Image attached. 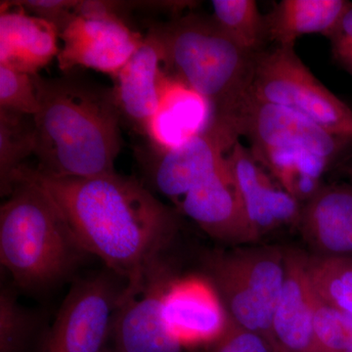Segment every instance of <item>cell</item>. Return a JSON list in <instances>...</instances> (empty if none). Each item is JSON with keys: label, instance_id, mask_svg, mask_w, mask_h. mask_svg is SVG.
Masks as SVG:
<instances>
[{"label": "cell", "instance_id": "cell-27", "mask_svg": "<svg viewBox=\"0 0 352 352\" xmlns=\"http://www.w3.org/2000/svg\"><path fill=\"white\" fill-rule=\"evenodd\" d=\"M0 109L36 116L38 100L32 76L0 64Z\"/></svg>", "mask_w": 352, "mask_h": 352}, {"label": "cell", "instance_id": "cell-6", "mask_svg": "<svg viewBox=\"0 0 352 352\" xmlns=\"http://www.w3.org/2000/svg\"><path fill=\"white\" fill-rule=\"evenodd\" d=\"M251 94L259 100L292 109L340 138L352 141V110L317 80L295 45L254 54Z\"/></svg>", "mask_w": 352, "mask_h": 352}, {"label": "cell", "instance_id": "cell-26", "mask_svg": "<svg viewBox=\"0 0 352 352\" xmlns=\"http://www.w3.org/2000/svg\"><path fill=\"white\" fill-rule=\"evenodd\" d=\"M319 352H352V314L319 303L314 321Z\"/></svg>", "mask_w": 352, "mask_h": 352}, {"label": "cell", "instance_id": "cell-8", "mask_svg": "<svg viewBox=\"0 0 352 352\" xmlns=\"http://www.w3.org/2000/svg\"><path fill=\"white\" fill-rule=\"evenodd\" d=\"M122 289L107 274L76 282L65 298L41 352H106Z\"/></svg>", "mask_w": 352, "mask_h": 352}, {"label": "cell", "instance_id": "cell-7", "mask_svg": "<svg viewBox=\"0 0 352 352\" xmlns=\"http://www.w3.org/2000/svg\"><path fill=\"white\" fill-rule=\"evenodd\" d=\"M58 65L63 72L83 67L113 78L144 36L132 31L110 1H80L78 15L60 32Z\"/></svg>", "mask_w": 352, "mask_h": 352}, {"label": "cell", "instance_id": "cell-23", "mask_svg": "<svg viewBox=\"0 0 352 352\" xmlns=\"http://www.w3.org/2000/svg\"><path fill=\"white\" fill-rule=\"evenodd\" d=\"M215 23L241 48L261 51L266 38L264 17L254 0H212Z\"/></svg>", "mask_w": 352, "mask_h": 352}, {"label": "cell", "instance_id": "cell-19", "mask_svg": "<svg viewBox=\"0 0 352 352\" xmlns=\"http://www.w3.org/2000/svg\"><path fill=\"white\" fill-rule=\"evenodd\" d=\"M210 119L212 112L207 102L171 78L161 107L150 124L147 138L153 149L164 151L200 133Z\"/></svg>", "mask_w": 352, "mask_h": 352}, {"label": "cell", "instance_id": "cell-11", "mask_svg": "<svg viewBox=\"0 0 352 352\" xmlns=\"http://www.w3.org/2000/svg\"><path fill=\"white\" fill-rule=\"evenodd\" d=\"M173 279L164 263L140 283L124 287L113 322L116 352H182L162 315L163 296Z\"/></svg>", "mask_w": 352, "mask_h": 352}, {"label": "cell", "instance_id": "cell-13", "mask_svg": "<svg viewBox=\"0 0 352 352\" xmlns=\"http://www.w3.org/2000/svg\"><path fill=\"white\" fill-rule=\"evenodd\" d=\"M113 88L122 120L142 135L161 107L171 78L156 36L148 31L131 59L115 76Z\"/></svg>", "mask_w": 352, "mask_h": 352}, {"label": "cell", "instance_id": "cell-28", "mask_svg": "<svg viewBox=\"0 0 352 352\" xmlns=\"http://www.w3.org/2000/svg\"><path fill=\"white\" fill-rule=\"evenodd\" d=\"M8 6H19L25 13L47 21L60 32L78 14L80 1L73 0H29V1H6Z\"/></svg>", "mask_w": 352, "mask_h": 352}, {"label": "cell", "instance_id": "cell-9", "mask_svg": "<svg viewBox=\"0 0 352 352\" xmlns=\"http://www.w3.org/2000/svg\"><path fill=\"white\" fill-rule=\"evenodd\" d=\"M239 135L251 143L252 151L288 148L311 153L331 163L352 144L349 139L326 131L292 109L256 98L250 91L233 120Z\"/></svg>", "mask_w": 352, "mask_h": 352}, {"label": "cell", "instance_id": "cell-15", "mask_svg": "<svg viewBox=\"0 0 352 352\" xmlns=\"http://www.w3.org/2000/svg\"><path fill=\"white\" fill-rule=\"evenodd\" d=\"M226 163L258 239L279 227L298 226L302 204L273 183L251 150L237 141L226 155Z\"/></svg>", "mask_w": 352, "mask_h": 352}, {"label": "cell", "instance_id": "cell-22", "mask_svg": "<svg viewBox=\"0 0 352 352\" xmlns=\"http://www.w3.org/2000/svg\"><path fill=\"white\" fill-rule=\"evenodd\" d=\"M36 148L34 116L0 109V190L12 191L13 176Z\"/></svg>", "mask_w": 352, "mask_h": 352}, {"label": "cell", "instance_id": "cell-5", "mask_svg": "<svg viewBox=\"0 0 352 352\" xmlns=\"http://www.w3.org/2000/svg\"><path fill=\"white\" fill-rule=\"evenodd\" d=\"M204 267L229 319L258 333L273 351L280 352L272 322L284 284V251L275 247L220 250L206 254Z\"/></svg>", "mask_w": 352, "mask_h": 352}, {"label": "cell", "instance_id": "cell-25", "mask_svg": "<svg viewBox=\"0 0 352 352\" xmlns=\"http://www.w3.org/2000/svg\"><path fill=\"white\" fill-rule=\"evenodd\" d=\"M34 327L31 312L12 292L3 289L0 295V352H25Z\"/></svg>", "mask_w": 352, "mask_h": 352}, {"label": "cell", "instance_id": "cell-1", "mask_svg": "<svg viewBox=\"0 0 352 352\" xmlns=\"http://www.w3.org/2000/svg\"><path fill=\"white\" fill-rule=\"evenodd\" d=\"M17 179L43 190L82 251L100 258L127 286L164 263L178 231L177 215L135 178L117 173L56 178L23 164L13 185Z\"/></svg>", "mask_w": 352, "mask_h": 352}, {"label": "cell", "instance_id": "cell-3", "mask_svg": "<svg viewBox=\"0 0 352 352\" xmlns=\"http://www.w3.org/2000/svg\"><path fill=\"white\" fill-rule=\"evenodd\" d=\"M163 52L164 68L201 97L212 119L233 122L251 91L254 54L227 36L214 18L189 12L149 29Z\"/></svg>", "mask_w": 352, "mask_h": 352}, {"label": "cell", "instance_id": "cell-21", "mask_svg": "<svg viewBox=\"0 0 352 352\" xmlns=\"http://www.w3.org/2000/svg\"><path fill=\"white\" fill-rule=\"evenodd\" d=\"M251 152L258 164L276 178L280 186L303 205L323 186L322 175L333 164L302 150L268 148Z\"/></svg>", "mask_w": 352, "mask_h": 352}, {"label": "cell", "instance_id": "cell-29", "mask_svg": "<svg viewBox=\"0 0 352 352\" xmlns=\"http://www.w3.org/2000/svg\"><path fill=\"white\" fill-rule=\"evenodd\" d=\"M327 38L332 44V50L352 45V2Z\"/></svg>", "mask_w": 352, "mask_h": 352}, {"label": "cell", "instance_id": "cell-30", "mask_svg": "<svg viewBox=\"0 0 352 352\" xmlns=\"http://www.w3.org/2000/svg\"><path fill=\"white\" fill-rule=\"evenodd\" d=\"M333 57L352 76V45L333 48Z\"/></svg>", "mask_w": 352, "mask_h": 352}, {"label": "cell", "instance_id": "cell-31", "mask_svg": "<svg viewBox=\"0 0 352 352\" xmlns=\"http://www.w3.org/2000/svg\"><path fill=\"white\" fill-rule=\"evenodd\" d=\"M338 170L342 175L346 176L349 182L352 183V153L351 154L346 155L338 164Z\"/></svg>", "mask_w": 352, "mask_h": 352}, {"label": "cell", "instance_id": "cell-20", "mask_svg": "<svg viewBox=\"0 0 352 352\" xmlns=\"http://www.w3.org/2000/svg\"><path fill=\"white\" fill-rule=\"evenodd\" d=\"M349 4L346 0H283L264 17L266 38L291 46L307 34L327 38Z\"/></svg>", "mask_w": 352, "mask_h": 352}, {"label": "cell", "instance_id": "cell-2", "mask_svg": "<svg viewBox=\"0 0 352 352\" xmlns=\"http://www.w3.org/2000/svg\"><path fill=\"white\" fill-rule=\"evenodd\" d=\"M32 78L38 100L36 170L56 178L116 173L122 116L113 88L75 75Z\"/></svg>", "mask_w": 352, "mask_h": 352}, {"label": "cell", "instance_id": "cell-4", "mask_svg": "<svg viewBox=\"0 0 352 352\" xmlns=\"http://www.w3.org/2000/svg\"><path fill=\"white\" fill-rule=\"evenodd\" d=\"M0 208V261L24 289L52 286L85 254L50 197L23 179Z\"/></svg>", "mask_w": 352, "mask_h": 352}, {"label": "cell", "instance_id": "cell-24", "mask_svg": "<svg viewBox=\"0 0 352 352\" xmlns=\"http://www.w3.org/2000/svg\"><path fill=\"white\" fill-rule=\"evenodd\" d=\"M308 274L324 305L352 314V258L308 256Z\"/></svg>", "mask_w": 352, "mask_h": 352}, {"label": "cell", "instance_id": "cell-10", "mask_svg": "<svg viewBox=\"0 0 352 352\" xmlns=\"http://www.w3.org/2000/svg\"><path fill=\"white\" fill-rule=\"evenodd\" d=\"M239 136L231 122L210 119L203 131L182 145L164 151L154 149L149 166L154 186L176 205L197 183L226 164V153Z\"/></svg>", "mask_w": 352, "mask_h": 352}, {"label": "cell", "instance_id": "cell-14", "mask_svg": "<svg viewBox=\"0 0 352 352\" xmlns=\"http://www.w3.org/2000/svg\"><path fill=\"white\" fill-rule=\"evenodd\" d=\"M176 206L214 239L232 245L258 240L226 161L197 183Z\"/></svg>", "mask_w": 352, "mask_h": 352}, {"label": "cell", "instance_id": "cell-32", "mask_svg": "<svg viewBox=\"0 0 352 352\" xmlns=\"http://www.w3.org/2000/svg\"><path fill=\"white\" fill-rule=\"evenodd\" d=\"M106 352H109V351H106ZM113 352H116V351H113Z\"/></svg>", "mask_w": 352, "mask_h": 352}, {"label": "cell", "instance_id": "cell-12", "mask_svg": "<svg viewBox=\"0 0 352 352\" xmlns=\"http://www.w3.org/2000/svg\"><path fill=\"white\" fill-rule=\"evenodd\" d=\"M164 325L182 347L214 344L226 332L229 316L206 277L175 278L163 296Z\"/></svg>", "mask_w": 352, "mask_h": 352}, {"label": "cell", "instance_id": "cell-18", "mask_svg": "<svg viewBox=\"0 0 352 352\" xmlns=\"http://www.w3.org/2000/svg\"><path fill=\"white\" fill-rule=\"evenodd\" d=\"M58 41L59 31L54 25L29 15L22 8L12 10L1 4L0 64L28 75H38L58 56Z\"/></svg>", "mask_w": 352, "mask_h": 352}, {"label": "cell", "instance_id": "cell-16", "mask_svg": "<svg viewBox=\"0 0 352 352\" xmlns=\"http://www.w3.org/2000/svg\"><path fill=\"white\" fill-rule=\"evenodd\" d=\"M284 254L285 279L273 315V335L285 352H319L314 321L320 300L308 274V256L293 249Z\"/></svg>", "mask_w": 352, "mask_h": 352}, {"label": "cell", "instance_id": "cell-17", "mask_svg": "<svg viewBox=\"0 0 352 352\" xmlns=\"http://www.w3.org/2000/svg\"><path fill=\"white\" fill-rule=\"evenodd\" d=\"M298 226L314 256L352 258V183L323 185L302 205Z\"/></svg>", "mask_w": 352, "mask_h": 352}]
</instances>
